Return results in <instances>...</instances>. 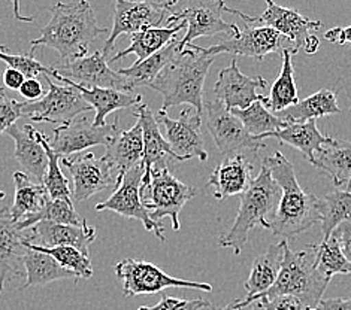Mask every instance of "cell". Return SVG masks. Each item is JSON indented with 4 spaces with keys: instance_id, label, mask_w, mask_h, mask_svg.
I'll use <instances>...</instances> for the list:
<instances>
[{
    "instance_id": "cell-30",
    "label": "cell",
    "mask_w": 351,
    "mask_h": 310,
    "mask_svg": "<svg viewBox=\"0 0 351 310\" xmlns=\"http://www.w3.org/2000/svg\"><path fill=\"white\" fill-rule=\"evenodd\" d=\"M269 138L280 140L282 145L298 149L299 153H302L305 160L311 164H314L315 154L332 140V138L322 135V131L317 127V121H308L305 124H287V127L263 136V140Z\"/></svg>"
},
{
    "instance_id": "cell-45",
    "label": "cell",
    "mask_w": 351,
    "mask_h": 310,
    "mask_svg": "<svg viewBox=\"0 0 351 310\" xmlns=\"http://www.w3.org/2000/svg\"><path fill=\"white\" fill-rule=\"evenodd\" d=\"M23 103L16 102L14 99L5 97L0 100V135L6 133V130L12 127L16 120L21 116Z\"/></svg>"
},
{
    "instance_id": "cell-4",
    "label": "cell",
    "mask_w": 351,
    "mask_h": 310,
    "mask_svg": "<svg viewBox=\"0 0 351 310\" xmlns=\"http://www.w3.org/2000/svg\"><path fill=\"white\" fill-rule=\"evenodd\" d=\"M281 200V190L272 178L269 167L262 163L261 172L253 179L252 185L241 196V206L235 221L228 233L219 240L221 248H229L233 254L239 255L248 234L257 225L271 230V221L277 212Z\"/></svg>"
},
{
    "instance_id": "cell-54",
    "label": "cell",
    "mask_w": 351,
    "mask_h": 310,
    "mask_svg": "<svg viewBox=\"0 0 351 310\" xmlns=\"http://www.w3.org/2000/svg\"><path fill=\"white\" fill-rule=\"evenodd\" d=\"M350 112H351V96H350Z\"/></svg>"
},
{
    "instance_id": "cell-55",
    "label": "cell",
    "mask_w": 351,
    "mask_h": 310,
    "mask_svg": "<svg viewBox=\"0 0 351 310\" xmlns=\"http://www.w3.org/2000/svg\"><path fill=\"white\" fill-rule=\"evenodd\" d=\"M223 310H232V309H229V307H223Z\"/></svg>"
},
{
    "instance_id": "cell-39",
    "label": "cell",
    "mask_w": 351,
    "mask_h": 310,
    "mask_svg": "<svg viewBox=\"0 0 351 310\" xmlns=\"http://www.w3.org/2000/svg\"><path fill=\"white\" fill-rule=\"evenodd\" d=\"M54 222V224H63V225H75V227H81V225L87 224V221L82 218L77 211H75L72 200H51L48 198L43 211L36 215H32L24 218L23 221L19 222L21 230H29L33 225L39 222Z\"/></svg>"
},
{
    "instance_id": "cell-36",
    "label": "cell",
    "mask_w": 351,
    "mask_h": 310,
    "mask_svg": "<svg viewBox=\"0 0 351 310\" xmlns=\"http://www.w3.org/2000/svg\"><path fill=\"white\" fill-rule=\"evenodd\" d=\"M319 211L322 216V240H328L342 222L351 224V190H337L326 194L320 198Z\"/></svg>"
},
{
    "instance_id": "cell-41",
    "label": "cell",
    "mask_w": 351,
    "mask_h": 310,
    "mask_svg": "<svg viewBox=\"0 0 351 310\" xmlns=\"http://www.w3.org/2000/svg\"><path fill=\"white\" fill-rule=\"evenodd\" d=\"M27 249H35L39 253H44L53 257L56 261L60 264L63 269L69 270L75 274V278L90 279L93 276V266H91L90 258L72 246H58V248H44L38 245H32L26 242Z\"/></svg>"
},
{
    "instance_id": "cell-24",
    "label": "cell",
    "mask_w": 351,
    "mask_h": 310,
    "mask_svg": "<svg viewBox=\"0 0 351 310\" xmlns=\"http://www.w3.org/2000/svg\"><path fill=\"white\" fill-rule=\"evenodd\" d=\"M6 133L15 142L14 157L26 175L39 182H44L48 167V157L44 145L36 138V129L30 124H14L12 127L6 130Z\"/></svg>"
},
{
    "instance_id": "cell-51",
    "label": "cell",
    "mask_w": 351,
    "mask_h": 310,
    "mask_svg": "<svg viewBox=\"0 0 351 310\" xmlns=\"http://www.w3.org/2000/svg\"><path fill=\"white\" fill-rule=\"evenodd\" d=\"M5 97H8L6 96V91H5V88L2 86H0V100H3Z\"/></svg>"
},
{
    "instance_id": "cell-53",
    "label": "cell",
    "mask_w": 351,
    "mask_h": 310,
    "mask_svg": "<svg viewBox=\"0 0 351 310\" xmlns=\"http://www.w3.org/2000/svg\"><path fill=\"white\" fill-rule=\"evenodd\" d=\"M211 310H223V309H220V307H211Z\"/></svg>"
},
{
    "instance_id": "cell-47",
    "label": "cell",
    "mask_w": 351,
    "mask_h": 310,
    "mask_svg": "<svg viewBox=\"0 0 351 310\" xmlns=\"http://www.w3.org/2000/svg\"><path fill=\"white\" fill-rule=\"evenodd\" d=\"M20 93L24 99H27L29 102H38V100L44 97L43 83H40L36 78L26 79L23 83V87L20 88Z\"/></svg>"
},
{
    "instance_id": "cell-33",
    "label": "cell",
    "mask_w": 351,
    "mask_h": 310,
    "mask_svg": "<svg viewBox=\"0 0 351 310\" xmlns=\"http://www.w3.org/2000/svg\"><path fill=\"white\" fill-rule=\"evenodd\" d=\"M180 38L175 39L168 47H165L162 51L148 57L142 63L132 64L130 68H121L119 72L126 78L130 83L132 90L136 87H149L154 79L160 75V72L168 66L180 53Z\"/></svg>"
},
{
    "instance_id": "cell-38",
    "label": "cell",
    "mask_w": 351,
    "mask_h": 310,
    "mask_svg": "<svg viewBox=\"0 0 351 310\" xmlns=\"http://www.w3.org/2000/svg\"><path fill=\"white\" fill-rule=\"evenodd\" d=\"M308 249L313 253L314 267L324 278L332 279L335 274H351V263L342 254L333 236L317 245H308Z\"/></svg>"
},
{
    "instance_id": "cell-7",
    "label": "cell",
    "mask_w": 351,
    "mask_h": 310,
    "mask_svg": "<svg viewBox=\"0 0 351 310\" xmlns=\"http://www.w3.org/2000/svg\"><path fill=\"white\" fill-rule=\"evenodd\" d=\"M224 12L239 15L245 21V24L263 23L265 27L278 31L281 36L289 39L293 44L295 54H298L302 48L306 54H314L320 48V40L313 35V31L322 29V21L309 20L296 10L280 6L274 3L272 0H267L266 11L261 16H250L229 6L224 8Z\"/></svg>"
},
{
    "instance_id": "cell-42",
    "label": "cell",
    "mask_w": 351,
    "mask_h": 310,
    "mask_svg": "<svg viewBox=\"0 0 351 310\" xmlns=\"http://www.w3.org/2000/svg\"><path fill=\"white\" fill-rule=\"evenodd\" d=\"M0 60L10 66V69H14L16 72L23 73L26 79L36 78L39 73L48 75V77L57 79V72L54 69H49L43 63H39L32 54H8V47L0 45Z\"/></svg>"
},
{
    "instance_id": "cell-43",
    "label": "cell",
    "mask_w": 351,
    "mask_h": 310,
    "mask_svg": "<svg viewBox=\"0 0 351 310\" xmlns=\"http://www.w3.org/2000/svg\"><path fill=\"white\" fill-rule=\"evenodd\" d=\"M211 307V303L204 298H177L162 294L160 301L156 306H141L138 310H202Z\"/></svg>"
},
{
    "instance_id": "cell-40",
    "label": "cell",
    "mask_w": 351,
    "mask_h": 310,
    "mask_svg": "<svg viewBox=\"0 0 351 310\" xmlns=\"http://www.w3.org/2000/svg\"><path fill=\"white\" fill-rule=\"evenodd\" d=\"M36 138L40 144L44 145L48 157V167L43 182V185L48 192V197L51 200H72V190L69 187V181L64 176L60 163H58L60 155L54 153L51 145H49V139L44 133L36 130Z\"/></svg>"
},
{
    "instance_id": "cell-20",
    "label": "cell",
    "mask_w": 351,
    "mask_h": 310,
    "mask_svg": "<svg viewBox=\"0 0 351 310\" xmlns=\"http://www.w3.org/2000/svg\"><path fill=\"white\" fill-rule=\"evenodd\" d=\"M266 83V79L262 77H247L238 68L237 60H232L228 68L219 72V78H217L214 86V94L217 97L215 100H219L228 111L247 109L257 102V100L265 97L257 94V91L265 90Z\"/></svg>"
},
{
    "instance_id": "cell-22",
    "label": "cell",
    "mask_w": 351,
    "mask_h": 310,
    "mask_svg": "<svg viewBox=\"0 0 351 310\" xmlns=\"http://www.w3.org/2000/svg\"><path fill=\"white\" fill-rule=\"evenodd\" d=\"M253 164L244 154L229 155L215 167L206 187L213 188L217 200H224L232 196H242L253 182Z\"/></svg>"
},
{
    "instance_id": "cell-12",
    "label": "cell",
    "mask_w": 351,
    "mask_h": 310,
    "mask_svg": "<svg viewBox=\"0 0 351 310\" xmlns=\"http://www.w3.org/2000/svg\"><path fill=\"white\" fill-rule=\"evenodd\" d=\"M202 120L217 148L224 155H237L241 151H257L266 146L263 139L252 136L242 122L228 111L219 100L206 102L204 105Z\"/></svg>"
},
{
    "instance_id": "cell-15",
    "label": "cell",
    "mask_w": 351,
    "mask_h": 310,
    "mask_svg": "<svg viewBox=\"0 0 351 310\" xmlns=\"http://www.w3.org/2000/svg\"><path fill=\"white\" fill-rule=\"evenodd\" d=\"M158 125L165 129V139L168 142L178 162L190 158H199L200 162L208 160V153L204 146L202 138V115L193 107H184L177 120H172L168 112L160 111L156 114Z\"/></svg>"
},
{
    "instance_id": "cell-32",
    "label": "cell",
    "mask_w": 351,
    "mask_h": 310,
    "mask_svg": "<svg viewBox=\"0 0 351 310\" xmlns=\"http://www.w3.org/2000/svg\"><path fill=\"white\" fill-rule=\"evenodd\" d=\"M14 203L11 206L12 220L20 222L24 218L36 215L43 211L48 197V192L43 183L32 182L29 176L23 172L14 173Z\"/></svg>"
},
{
    "instance_id": "cell-23",
    "label": "cell",
    "mask_w": 351,
    "mask_h": 310,
    "mask_svg": "<svg viewBox=\"0 0 351 310\" xmlns=\"http://www.w3.org/2000/svg\"><path fill=\"white\" fill-rule=\"evenodd\" d=\"M105 148L106 151L102 158L111 166L117 176V187H119L124 175L142 163L144 139H142L141 122L136 121V124L129 130H119Z\"/></svg>"
},
{
    "instance_id": "cell-27",
    "label": "cell",
    "mask_w": 351,
    "mask_h": 310,
    "mask_svg": "<svg viewBox=\"0 0 351 310\" xmlns=\"http://www.w3.org/2000/svg\"><path fill=\"white\" fill-rule=\"evenodd\" d=\"M287 246V240H281L280 243L271 245L263 254L254 258L252 272H250L245 282V289L248 294L241 300L247 301L256 296H261L272 287L280 274L284 253H286Z\"/></svg>"
},
{
    "instance_id": "cell-50",
    "label": "cell",
    "mask_w": 351,
    "mask_h": 310,
    "mask_svg": "<svg viewBox=\"0 0 351 310\" xmlns=\"http://www.w3.org/2000/svg\"><path fill=\"white\" fill-rule=\"evenodd\" d=\"M24 81H26V77H24L23 73L14 70V69L8 68L3 73V83H5V87L10 88V90H19L20 91Z\"/></svg>"
},
{
    "instance_id": "cell-2",
    "label": "cell",
    "mask_w": 351,
    "mask_h": 310,
    "mask_svg": "<svg viewBox=\"0 0 351 310\" xmlns=\"http://www.w3.org/2000/svg\"><path fill=\"white\" fill-rule=\"evenodd\" d=\"M263 164L269 167L272 178L281 190L280 205L271 221L275 236L282 237V240L295 239L315 222H322L320 198L300 188L293 164L280 151L265 157Z\"/></svg>"
},
{
    "instance_id": "cell-11",
    "label": "cell",
    "mask_w": 351,
    "mask_h": 310,
    "mask_svg": "<svg viewBox=\"0 0 351 310\" xmlns=\"http://www.w3.org/2000/svg\"><path fill=\"white\" fill-rule=\"evenodd\" d=\"M48 93L38 102H24L21 116H27L35 122H53L68 125L81 114L91 111V107L77 90L69 86H57L51 78L45 77Z\"/></svg>"
},
{
    "instance_id": "cell-49",
    "label": "cell",
    "mask_w": 351,
    "mask_h": 310,
    "mask_svg": "<svg viewBox=\"0 0 351 310\" xmlns=\"http://www.w3.org/2000/svg\"><path fill=\"white\" fill-rule=\"evenodd\" d=\"M314 310H351V298H324Z\"/></svg>"
},
{
    "instance_id": "cell-34",
    "label": "cell",
    "mask_w": 351,
    "mask_h": 310,
    "mask_svg": "<svg viewBox=\"0 0 351 310\" xmlns=\"http://www.w3.org/2000/svg\"><path fill=\"white\" fill-rule=\"evenodd\" d=\"M24 269H26V283L24 288L44 287L54 281L72 279L75 274L63 269L53 257L35 249H27L24 255Z\"/></svg>"
},
{
    "instance_id": "cell-1",
    "label": "cell",
    "mask_w": 351,
    "mask_h": 310,
    "mask_svg": "<svg viewBox=\"0 0 351 310\" xmlns=\"http://www.w3.org/2000/svg\"><path fill=\"white\" fill-rule=\"evenodd\" d=\"M51 20L40 30V36L30 42L35 54L38 47L56 49L63 63H69L88 54L90 45L108 30L100 27L93 8L87 0L58 2L51 10Z\"/></svg>"
},
{
    "instance_id": "cell-28",
    "label": "cell",
    "mask_w": 351,
    "mask_h": 310,
    "mask_svg": "<svg viewBox=\"0 0 351 310\" xmlns=\"http://www.w3.org/2000/svg\"><path fill=\"white\" fill-rule=\"evenodd\" d=\"M184 29H187V24L184 21H180L178 24H175V26L153 27L139 33H133V35L129 36L130 47L123 49L119 54H115L110 62L115 63L129 54H135L138 57V60L135 63H142L147 60L148 57L162 51L165 47H168L175 39H178V33Z\"/></svg>"
},
{
    "instance_id": "cell-21",
    "label": "cell",
    "mask_w": 351,
    "mask_h": 310,
    "mask_svg": "<svg viewBox=\"0 0 351 310\" xmlns=\"http://www.w3.org/2000/svg\"><path fill=\"white\" fill-rule=\"evenodd\" d=\"M32 245L44 248H58L72 246L81 250L88 257L90 245L95 242L97 231L88 224L75 227V225H63L54 222H39L29 229ZM29 243V242H27Z\"/></svg>"
},
{
    "instance_id": "cell-5",
    "label": "cell",
    "mask_w": 351,
    "mask_h": 310,
    "mask_svg": "<svg viewBox=\"0 0 351 310\" xmlns=\"http://www.w3.org/2000/svg\"><path fill=\"white\" fill-rule=\"evenodd\" d=\"M311 250H291L289 246L284 253L282 266L277 281L272 287L261 296H256L247 301L235 300L228 307L232 310H241L257 301H269L280 296H295L306 303L311 309L319 306L323 294L330 279L314 267V257Z\"/></svg>"
},
{
    "instance_id": "cell-52",
    "label": "cell",
    "mask_w": 351,
    "mask_h": 310,
    "mask_svg": "<svg viewBox=\"0 0 351 310\" xmlns=\"http://www.w3.org/2000/svg\"><path fill=\"white\" fill-rule=\"evenodd\" d=\"M3 198H5V192H3V191H0V202H2Z\"/></svg>"
},
{
    "instance_id": "cell-17",
    "label": "cell",
    "mask_w": 351,
    "mask_h": 310,
    "mask_svg": "<svg viewBox=\"0 0 351 310\" xmlns=\"http://www.w3.org/2000/svg\"><path fill=\"white\" fill-rule=\"evenodd\" d=\"M63 166L68 167L72 175V200L75 203L84 202L106 188L115 190L117 187V176L111 166L104 158H96L93 153L64 157Z\"/></svg>"
},
{
    "instance_id": "cell-18",
    "label": "cell",
    "mask_w": 351,
    "mask_h": 310,
    "mask_svg": "<svg viewBox=\"0 0 351 310\" xmlns=\"http://www.w3.org/2000/svg\"><path fill=\"white\" fill-rule=\"evenodd\" d=\"M26 242L30 243L29 230L20 229L19 222L12 220L10 207L0 209V292L8 281L26 276Z\"/></svg>"
},
{
    "instance_id": "cell-46",
    "label": "cell",
    "mask_w": 351,
    "mask_h": 310,
    "mask_svg": "<svg viewBox=\"0 0 351 310\" xmlns=\"http://www.w3.org/2000/svg\"><path fill=\"white\" fill-rule=\"evenodd\" d=\"M332 236L337 239L338 245L342 250V254L351 263V224L350 222H342L337 230L332 233Z\"/></svg>"
},
{
    "instance_id": "cell-10",
    "label": "cell",
    "mask_w": 351,
    "mask_h": 310,
    "mask_svg": "<svg viewBox=\"0 0 351 310\" xmlns=\"http://www.w3.org/2000/svg\"><path fill=\"white\" fill-rule=\"evenodd\" d=\"M177 5V0H162V2H156V0H147V2L117 0L112 30L105 40L102 54L108 58V54L115 45V40L121 35L130 36L133 33L158 27V24L166 20V15Z\"/></svg>"
},
{
    "instance_id": "cell-37",
    "label": "cell",
    "mask_w": 351,
    "mask_h": 310,
    "mask_svg": "<svg viewBox=\"0 0 351 310\" xmlns=\"http://www.w3.org/2000/svg\"><path fill=\"white\" fill-rule=\"evenodd\" d=\"M282 66L278 78L271 87V94L267 97V107L272 114H278L284 109L293 106L299 102L298 88L295 82V68L291 63L290 51H282Z\"/></svg>"
},
{
    "instance_id": "cell-3",
    "label": "cell",
    "mask_w": 351,
    "mask_h": 310,
    "mask_svg": "<svg viewBox=\"0 0 351 310\" xmlns=\"http://www.w3.org/2000/svg\"><path fill=\"white\" fill-rule=\"evenodd\" d=\"M214 60L215 57L205 54L204 47L190 44L182 48L149 86L163 97L160 111L189 105L204 115V86Z\"/></svg>"
},
{
    "instance_id": "cell-9",
    "label": "cell",
    "mask_w": 351,
    "mask_h": 310,
    "mask_svg": "<svg viewBox=\"0 0 351 310\" xmlns=\"http://www.w3.org/2000/svg\"><path fill=\"white\" fill-rule=\"evenodd\" d=\"M226 3L223 0H196L184 5L180 10H172L168 16V26H175L180 21L187 24V31L180 40V51L193 40L204 36H214L217 33H228L232 38L238 36L241 30L233 23H226L221 14Z\"/></svg>"
},
{
    "instance_id": "cell-26",
    "label": "cell",
    "mask_w": 351,
    "mask_h": 310,
    "mask_svg": "<svg viewBox=\"0 0 351 310\" xmlns=\"http://www.w3.org/2000/svg\"><path fill=\"white\" fill-rule=\"evenodd\" d=\"M57 81L68 83L69 87L77 90L81 94V97L95 109L96 116H95L93 124L97 125V127H102V125L108 124L106 116L110 114L120 111V109L136 107L138 105L142 103V97L135 93H123V91L110 90V88H86L80 86V83H75L69 79L62 78L60 75L57 77Z\"/></svg>"
},
{
    "instance_id": "cell-44",
    "label": "cell",
    "mask_w": 351,
    "mask_h": 310,
    "mask_svg": "<svg viewBox=\"0 0 351 310\" xmlns=\"http://www.w3.org/2000/svg\"><path fill=\"white\" fill-rule=\"evenodd\" d=\"M258 310H314L295 296H280L269 301H257Z\"/></svg>"
},
{
    "instance_id": "cell-14",
    "label": "cell",
    "mask_w": 351,
    "mask_h": 310,
    "mask_svg": "<svg viewBox=\"0 0 351 310\" xmlns=\"http://www.w3.org/2000/svg\"><path fill=\"white\" fill-rule=\"evenodd\" d=\"M290 51L295 55L293 44L289 39L281 36L278 31L265 26H252L245 24V29L238 36L224 39L219 44L204 48L206 55L217 57L219 54H235L263 60L269 54H282V51Z\"/></svg>"
},
{
    "instance_id": "cell-35",
    "label": "cell",
    "mask_w": 351,
    "mask_h": 310,
    "mask_svg": "<svg viewBox=\"0 0 351 310\" xmlns=\"http://www.w3.org/2000/svg\"><path fill=\"white\" fill-rule=\"evenodd\" d=\"M267 97L257 100L252 106L247 109H233L230 111L237 118L242 122V125L247 129V131L252 136L261 138L271 135L274 131H278L284 127H287V122L278 118L277 115L272 114L269 109L266 107Z\"/></svg>"
},
{
    "instance_id": "cell-31",
    "label": "cell",
    "mask_w": 351,
    "mask_h": 310,
    "mask_svg": "<svg viewBox=\"0 0 351 310\" xmlns=\"http://www.w3.org/2000/svg\"><path fill=\"white\" fill-rule=\"evenodd\" d=\"M339 112L341 107L338 105L337 94L328 88H323L275 115L287 124H305Z\"/></svg>"
},
{
    "instance_id": "cell-48",
    "label": "cell",
    "mask_w": 351,
    "mask_h": 310,
    "mask_svg": "<svg viewBox=\"0 0 351 310\" xmlns=\"http://www.w3.org/2000/svg\"><path fill=\"white\" fill-rule=\"evenodd\" d=\"M324 39L330 42V44H338V45L351 44V26L333 27L324 33Z\"/></svg>"
},
{
    "instance_id": "cell-16",
    "label": "cell",
    "mask_w": 351,
    "mask_h": 310,
    "mask_svg": "<svg viewBox=\"0 0 351 310\" xmlns=\"http://www.w3.org/2000/svg\"><path fill=\"white\" fill-rule=\"evenodd\" d=\"M62 78L69 79L86 88H110L132 93L129 81L119 70L111 69L102 51H96L78 60L57 64L53 68Z\"/></svg>"
},
{
    "instance_id": "cell-6",
    "label": "cell",
    "mask_w": 351,
    "mask_h": 310,
    "mask_svg": "<svg viewBox=\"0 0 351 310\" xmlns=\"http://www.w3.org/2000/svg\"><path fill=\"white\" fill-rule=\"evenodd\" d=\"M196 196V190L181 182L168 169V162L154 166L149 172L148 181L141 183L142 203L152 214L153 220L162 222L163 218H171L172 229H181L180 214L191 198Z\"/></svg>"
},
{
    "instance_id": "cell-8",
    "label": "cell",
    "mask_w": 351,
    "mask_h": 310,
    "mask_svg": "<svg viewBox=\"0 0 351 310\" xmlns=\"http://www.w3.org/2000/svg\"><path fill=\"white\" fill-rule=\"evenodd\" d=\"M115 274L123 282V296L136 297L144 294H157L169 288H190L211 292L210 283L178 279L165 273L157 266L142 259L126 258L115 264Z\"/></svg>"
},
{
    "instance_id": "cell-19",
    "label": "cell",
    "mask_w": 351,
    "mask_h": 310,
    "mask_svg": "<svg viewBox=\"0 0 351 310\" xmlns=\"http://www.w3.org/2000/svg\"><path fill=\"white\" fill-rule=\"evenodd\" d=\"M119 130L120 129L117 121L97 127L93 122H90L86 116H82V118L75 120L68 125L57 127L49 145H51L53 151L58 155H72L90 146H106L119 133Z\"/></svg>"
},
{
    "instance_id": "cell-13",
    "label": "cell",
    "mask_w": 351,
    "mask_h": 310,
    "mask_svg": "<svg viewBox=\"0 0 351 310\" xmlns=\"http://www.w3.org/2000/svg\"><path fill=\"white\" fill-rule=\"evenodd\" d=\"M142 176H144V166L141 163L124 175L121 183L114 190L112 196L106 198L105 202L97 203L95 209L99 212L112 211L124 218H129V220H138L147 231H152L158 240L165 242L163 224L153 220L152 214L147 211V207L142 203Z\"/></svg>"
},
{
    "instance_id": "cell-25",
    "label": "cell",
    "mask_w": 351,
    "mask_h": 310,
    "mask_svg": "<svg viewBox=\"0 0 351 310\" xmlns=\"http://www.w3.org/2000/svg\"><path fill=\"white\" fill-rule=\"evenodd\" d=\"M135 115L138 121L141 122L142 139H144V157H142L144 176H142V183H145L148 181L149 172H152L154 166L166 163L168 162V157L177 160V155L173 154L169 144L162 135L160 127H158V122L156 120V115L152 112V109L148 107V105H138Z\"/></svg>"
},
{
    "instance_id": "cell-29",
    "label": "cell",
    "mask_w": 351,
    "mask_h": 310,
    "mask_svg": "<svg viewBox=\"0 0 351 310\" xmlns=\"http://www.w3.org/2000/svg\"><path fill=\"white\" fill-rule=\"evenodd\" d=\"M313 166L328 175L335 187L347 185L351 190V142L332 138L315 154Z\"/></svg>"
}]
</instances>
